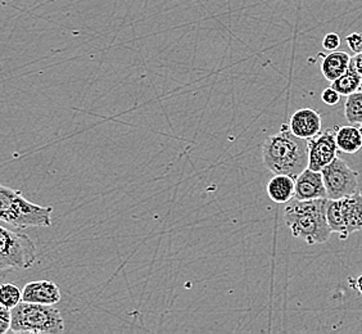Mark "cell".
<instances>
[{
    "mask_svg": "<svg viewBox=\"0 0 362 334\" xmlns=\"http://www.w3.org/2000/svg\"><path fill=\"white\" fill-rule=\"evenodd\" d=\"M327 198L300 201L293 198L286 203L284 221L294 238L307 244L327 243L332 229L327 220Z\"/></svg>",
    "mask_w": 362,
    "mask_h": 334,
    "instance_id": "7a4b0ae2",
    "label": "cell"
},
{
    "mask_svg": "<svg viewBox=\"0 0 362 334\" xmlns=\"http://www.w3.org/2000/svg\"><path fill=\"white\" fill-rule=\"evenodd\" d=\"M355 288L360 292V294H362V275H360L356 280Z\"/></svg>",
    "mask_w": 362,
    "mask_h": 334,
    "instance_id": "603a6c76",
    "label": "cell"
},
{
    "mask_svg": "<svg viewBox=\"0 0 362 334\" xmlns=\"http://www.w3.org/2000/svg\"><path fill=\"white\" fill-rule=\"evenodd\" d=\"M262 161L272 174L288 175L296 179L308 166L307 139L296 137L289 125H283L278 134L265 140Z\"/></svg>",
    "mask_w": 362,
    "mask_h": 334,
    "instance_id": "6da1fadb",
    "label": "cell"
},
{
    "mask_svg": "<svg viewBox=\"0 0 362 334\" xmlns=\"http://www.w3.org/2000/svg\"><path fill=\"white\" fill-rule=\"evenodd\" d=\"M341 94L335 91V89H333L332 86H329V88H327L325 91L321 93V99L327 105H338L339 100H341Z\"/></svg>",
    "mask_w": 362,
    "mask_h": 334,
    "instance_id": "ffe728a7",
    "label": "cell"
},
{
    "mask_svg": "<svg viewBox=\"0 0 362 334\" xmlns=\"http://www.w3.org/2000/svg\"><path fill=\"white\" fill-rule=\"evenodd\" d=\"M22 301V289L13 283H3L0 284V305L13 309Z\"/></svg>",
    "mask_w": 362,
    "mask_h": 334,
    "instance_id": "e0dca14e",
    "label": "cell"
},
{
    "mask_svg": "<svg viewBox=\"0 0 362 334\" xmlns=\"http://www.w3.org/2000/svg\"><path fill=\"white\" fill-rule=\"evenodd\" d=\"M330 86L344 97H347L349 94L361 89L362 75H360L356 70L352 59H351L347 71L341 77H338L337 80L332 81Z\"/></svg>",
    "mask_w": 362,
    "mask_h": 334,
    "instance_id": "9a60e30c",
    "label": "cell"
},
{
    "mask_svg": "<svg viewBox=\"0 0 362 334\" xmlns=\"http://www.w3.org/2000/svg\"><path fill=\"white\" fill-rule=\"evenodd\" d=\"M344 116L349 125L358 126L362 124V91H357L347 96L344 103Z\"/></svg>",
    "mask_w": 362,
    "mask_h": 334,
    "instance_id": "2e32d148",
    "label": "cell"
},
{
    "mask_svg": "<svg viewBox=\"0 0 362 334\" xmlns=\"http://www.w3.org/2000/svg\"><path fill=\"white\" fill-rule=\"evenodd\" d=\"M320 113L313 108H300L294 112L289 121L291 132L302 139H311L321 132Z\"/></svg>",
    "mask_w": 362,
    "mask_h": 334,
    "instance_id": "8fae6325",
    "label": "cell"
},
{
    "mask_svg": "<svg viewBox=\"0 0 362 334\" xmlns=\"http://www.w3.org/2000/svg\"><path fill=\"white\" fill-rule=\"evenodd\" d=\"M352 62L355 64L357 72H358L360 75H362V52L361 53H358V54H355V56L352 57Z\"/></svg>",
    "mask_w": 362,
    "mask_h": 334,
    "instance_id": "7402d4cb",
    "label": "cell"
},
{
    "mask_svg": "<svg viewBox=\"0 0 362 334\" xmlns=\"http://www.w3.org/2000/svg\"><path fill=\"white\" fill-rule=\"evenodd\" d=\"M335 142L343 154H354L362 149V135L357 126L346 125L335 127Z\"/></svg>",
    "mask_w": 362,
    "mask_h": 334,
    "instance_id": "5bb4252c",
    "label": "cell"
},
{
    "mask_svg": "<svg viewBox=\"0 0 362 334\" xmlns=\"http://www.w3.org/2000/svg\"><path fill=\"white\" fill-rule=\"evenodd\" d=\"M36 258L35 242L20 228L0 221V275L28 270Z\"/></svg>",
    "mask_w": 362,
    "mask_h": 334,
    "instance_id": "277c9868",
    "label": "cell"
},
{
    "mask_svg": "<svg viewBox=\"0 0 362 334\" xmlns=\"http://www.w3.org/2000/svg\"><path fill=\"white\" fill-rule=\"evenodd\" d=\"M341 36L335 34V33H329V34L324 36L322 47H324V49H327V52H334L341 47Z\"/></svg>",
    "mask_w": 362,
    "mask_h": 334,
    "instance_id": "d6986e66",
    "label": "cell"
},
{
    "mask_svg": "<svg viewBox=\"0 0 362 334\" xmlns=\"http://www.w3.org/2000/svg\"><path fill=\"white\" fill-rule=\"evenodd\" d=\"M12 313L11 309L0 305V334H6L11 330Z\"/></svg>",
    "mask_w": 362,
    "mask_h": 334,
    "instance_id": "ac0fdd59",
    "label": "cell"
},
{
    "mask_svg": "<svg viewBox=\"0 0 362 334\" xmlns=\"http://www.w3.org/2000/svg\"><path fill=\"white\" fill-rule=\"evenodd\" d=\"M327 200H341L358 188V175L341 157H335L321 170Z\"/></svg>",
    "mask_w": 362,
    "mask_h": 334,
    "instance_id": "52a82bcc",
    "label": "cell"
},
{
    "mask_svg": "<svg viewBox=\"0 0 362 334\" xmlns=\"http://www.w3.org/2000/svg\"><path fill=\"white\" fill-rule=\"evenodd\" d=\"M294 198L300 201L327 198V190L322 180L321 171H315L306 167L294 179Z\"/></svg>",
    "mask_w": 362,
    "mask_h": 334,
    "instance_id": "9c48e42d",
    "label": "cell"
},
{
    "mask_svg": "<svg viewBox=\"0 0 362 334\" xmlns=\"http://www.w3.org/2000/svg\"><path fill=\"white\" fill-rule=\"evenodd\" d=\"M308 143V168L321 171L338 156L335 142V127L319 132L316 137L307 139Z\"/></svg>",
    "mask_w": 362,
    "mask_h": 334,
    "instance_id": "ba28073f",
    "label": "cell"
},
{
    "mask_svg": "<svg viewBox=\"0 0 362 334\" xmlns=\"http://www.w3.org/2000/svg\"><path fill=\"white\" fill-rule=\"evenodd\" d=\"M327 220L332 233H337L341 241L362 230V190L341 200H329Z\"/></svg>",
    "mask_w": 362,
    "mask_h": 334,
    "instance_id": "8992f818",
    "label": "cell"
},
{
    "mask_svg": "<svg viewBox=\"0 0 362 334\" xmlns=\"http://www.w3.org/2000/svg\"><path fill=\"white\" fill-rule=\"evenodd\" d=\"M294 178L288 175H274L267 183V195L275 203L284 205L294 198Z\"/></svg>",
    "mask_w": 362,
    "mask_h": 334,
    "instance_id": "7c38bea8",
    "label": "cell"
},
{
    "mask_svg": "<svg viewBox=\"0 0 362 334\" xmlns=\"http://www.w3.org/2000/svg\"><path fill=\"white\" fill-rule=\"evenodd\" d=\"M347 44H349V49L355 53L358 54L362 52V34L360 33H352L347 36Z\"/></svg>",
    "mask_w": 362,
    "mask_h": 334,
    "instance_id": "44dd1931",
    "label": "cell"
},
{
    "mask_svg": "<svg viewBox=\"0 0 362 334\" xmlns=\"http://www.w3.org/2000/svg\"><path fill=\"white\" fill-rule=\"evenodd\" d=\"M13 333L59 334L64 332V321L56 307L21 301L11 310Z\"/></svg>",
    "mask_w": 362,
    "mask_h": 334,
    "instance_id": "5b68a950",
    "label": "cell"
},
{
    "mask_svg": "<svg viewBox=\"0 0 362 334\" xmlns=\"http://www.w3.org/2000/svg\"><path fill=\"white\" fill-rule=\"evenodd\" d=\"M22 301L54 306L61 301V291L56 283L50 280L30 282L22 289Z\"/></svg>",
    "mask_w": 362,
    "mask_h": 334,
    "instance_id": "30bf717a",
    "label": "cell"
},
{
    "mask_svg": "<svg viewBox=\"0 0 362 334\" xmlns=\"http://www.w3.org/2000/svg\"><path fill=\"white\" fill-rule=\"evenodd\" d=\"M358 129H360V132H361V135H362V124H361V125L358 126Z\"/></svg>",
    "mask_w": 362,
    "mask_h": 334,
    "instance_id": "cb8c5ba5",
    "label": "cell"
},
{
    "mask_svg": "<svg viewBox=\"0 0 362 334\" xmlns=\"http://www.w3.org/2000/svg\"><path fill=\"white\" fill-rule=\"evenodd\" d=\"M351 59H352V56H349V53H346V52H339V50L330 52L322 59L321 72L327 81L332 83L347 71Z\"/></svg>",
    "mask_w": 362,
    "mask_h": 334,
    "instance_id": "4fadbf2b",
    "label": "cell"
},
{
    "mask_svg": "<svg viewBox=\"0 0 362 334\" xmlns=\"http://www.w3.org/2000/svg\"><path fill=\"white\" fill-rule=\"evenodd\" d=\"M53 207L39 206L26 200L20 190L0 185V221L14 228H48Z\"/></svg>",
    "mask_w": 362,
    "mask_h": 334,
    "instance_id": "3957f363",
    "label": "cell"
}]
</instances>
